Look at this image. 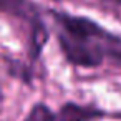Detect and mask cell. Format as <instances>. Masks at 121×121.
Returning a JSON list of instances; mask_svg holds the SVG:
<instances>
[{
  "label": "cell",
  "mask_w": 121,
  "mask_h": 121,
  "mask_svg": "<svg viewBox=\"0 0 121 121\" xmlns=\"http://www.w3.org/2000/svg\"><path fill=\"white\" fill-rule=\"evenodd\" d=\"M2 103H4V93H2V90H0V108H2Z\"/></svg>",
  "instance_id": "6"
},
{
  "label": "cell",
  "mask_w": 121,
  "mask_h": 121,
  "mask_svg": "<svg viewBox=\"0 0 121 121\" xmlns=\"http://www.w3.org/2000/svg\"><path fill=\"white\" fill-rule=\"evenodd\" d=\"M0 12L15 15L23 20H30L32 23L38 20L35 7L27 0H0Z\"/></svg>",
  "instance_id": "3"
},
{
  "label": "cell",
  "mask_w": 121,
  "mask_h": 121,
  "mask_svg": "<svg viewBox=\"0 0 121 121\" xmlns=\"http://www.w3.org/2000/svg\"><path fill=\"white\" fill-rule=\"evenodd\" d=\"M47 30L45 27L40 23V22H35L33 23V28H32V40H30V48H32V53L33 56L38 55V52L42 50V47L45 45L47 42Z\"/></svg>",
  "instance_id": "4"
},
{
  "label": "cell",
  "mask_w": 121,
  "mask_h": 121,
  "mask_svg": "<svg viewBox=\"0 0 121 121\" xmlns=\"http://www.w3.org/2000/svg\"><path fill=\"white\" fill-rule=\"evenodd\" d=\"M106 2H111V4H118V5H121V0H106Z\"/></svg>",
  "instance_id": "7"
},
{
  "label": "cell",
  "mask_w": 121,
  "mask_h": 121,
  "mask_svg": "<svg viewBox=\"0 0 121 121\" xmlns=\"http://www.w3.org/2000/svg\"><path fill=\"white\" fill-rule=\"evenodd\" d=\"M109 37L111 33L106 30L103 35L95 38H76L63 32L58 33L60 47L66 60L73 65L86 68H95L101 65V61L106 56V42L109 40Z\"/></svg>",
  "instance_id": "1"
},
{
  "label": "cell",
  "mask_w": 121,
  "mask_h": 121,
  "mask_svg": "<svg viewBox=\"0 0 121 121\" xmlns=\"http://www.w3.org/2000/svg\"><path fill=\"white\" fill-rule=\"evenodd\" d=\"M96 116H103V111L90 106H80L76 103H65L58 114H55V121H91Z\"/></svg>",
  "instance_id": "2"
},
{
  "label": "cell",
  "mask_w": 121,
  "mask_h": 121,
  "mask_svg": "<svg viewBox=\"0 0 121 121\" xmlns=\"http://www.w3.org/2000/svg\"><path fill=\"white\" fill-rule=\"evenodd\" d=\"M23 121H55V113L43 103H37Z\"/></svg>",
  "instance_id": "5"
}]
</instances>
